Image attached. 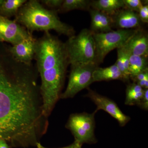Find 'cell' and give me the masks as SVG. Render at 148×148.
Listing matches in <instances>:
<instances>
[{
  "mask_svg": "<svg viewBox=\"0 0 148 148\" xmlns=\"http://www.w3.org/2000/svg\"><path fill=\"white\" fill-rule=\"evenodd\" d=\"M9 54L6 65L0 63V135L14 147L36 146L45 117L38 71Z\"/></svg>",
  "mask_w": 148,
  "mask_h": 148,
  "instance_id": "1",
  "label": "cell"
},
{
  "mask_svg": "<svg viewBox=\"0 0 148 148\" xmlns=\"http://www.w3.org/2000/svg\"><path fill=\"white\" fill-rule=\"evenodd\" d=\"M34 59L40 76L42 110L49 114L60 98L69 64L65 43L49 32H45L37 40Z\"/></svg>",
  "mask_w": 148,
  "mask_h": 148,
  "instance_id": "2",
  "label": "cell"
},
{
  "mask_svg": "<svg viewBox=\"0 0 148 148\" xmlns=\"http://www.w3.org/2000/svg\"><path fill=\"white\" fill-rule=\"evenodd\" d=\"M14 21L32 34L53 30L69 38L75 35L73 27L60 20L57 11L47 9L37 0L27 1L19 9Z\"/></svg>",
  "mask_w": 148,
  "mask_h": 148,
  "instance_id": "3",
  "label": "cell"
},
{
  "mask_svg": "<svg viewBox=\"0 0 148 148\" xmlns=\"http://www.w3.org/2000/svg\"><path fill=\"white\" fill-rule=\"evenodd\" d=\"M69 64L82 65L95 62V49L93 34L83 29L77 35L69 37L65 42Z\"/></svg>",
  "mask_w": 148,
  "mask_h": 148,
  "instance_id": "4",
  "label": "cell"
},
{
  "mask_svg": "<svg viewBox=\"0 0 148 148\" xmlns=\"http://www.w3.org/2000/svg\"><path fill=\"white\" fill-rule=\"evenodd\" d=\"M138 29H118L107 33H92L95 45V64L98 66L103 62L109 52L124 45Z\"/></svg>",
  "mask_w": 148,
  "mask_h": 148,
  "instance_id": "5",
  "label": "cell"
},
{
  "mask_svg": "<svg viewBox=\"0 0 148 148\" xmlns=\"http://www.w3.org/2000/svg\"><path fill=\"white\" fill-rule=\"evenodd\" d=\"M83 112L72 114L66 124V128L72 132L75 141L82 145L94 144L97 143L95 135V114Z\"/></svg>",
  "mask_w": 148,
  "mask_h": 148,
  "instance_id": "6",
  "label": "cell"
},
{
  "mask_svg": "<svg viewBox=\"0 0 148 148\" xmlns=\"http://www.w3.org/2000/svg\"><path fill=\"white\" fill-rule=\"evenodd\" d=\"M97 67L98 66L95 62L86 65L71 66L68 85L60 98H73L79 91L88 88L92 83V73Z\"/></svg>",
  "mask_w": 148,
  "mask_h": 148,
  "instance_id": "7",
  "label": "cell"
},
{
  "mask_svg": "<svg viewBox=\"0 0 148 148\" xmlns=\"http://www.w3.org/2000/svg\"><path fill=\"white\" fill-rule=\"evenodd\" d=\"M33 36L26 28L0 14V42L14 45Z\"/></svg>",
  "mask_w": 148,
  "mask_h": 148,
  "instance_id": "8",
  "label": "cell"
},
{
  "mask_svg": "<svg viewBox=\"0 0 148 148\" xmlns=\"http://www.w3.org/2000/svg\"><path fill=\"white\" fill-rule=\"evenodd\" d=\"M88 89V92L86 95V97L90 98L96 105L97 107L95 111L96 112L99 110L106 111L117 121L121 127L124 126L130 120V117L125 114L114 101L89 88Z\"/></svg>",
  "mask_w": 148,
  "mask_h": 148,
  "instance_id": "9",
  "label": "cell"
},
{
  "mask_svg": "<svg viewBox=\"0 0 148 148\" xmlns=\"http://www.w3.org/2000/svg\"><path fill=\"white\" fill-rule=\"evenodd\" d=\"M37 39L32 36L9 48L8 52L15 61L31 65L34 59Z\"/></svg>",
  "mask_w": 148,
  "mask_h": 148,
  "instance_id": "10",
  "label": "cell"
},
{
  "mask_svg": "<svg viewBox=\"0 0 148 148\" xmlns=\"http://www.w3.org/2000/svg\"><path fill=\"white\" fill-rule=\"evenodd\" d=\"M124 46L131 54L148 57V35L143 30L138 29Z\"/></svg>",
  "mask_w": 148,
  "mask_h": 148,
  "instance_id": "11",
  "label": "cell"
},
{
  "mask_svg": "<svg viewBox=\"0 0 148 148\" xmlns=\"http://www.w3.org/2000/svg\"><path fill=\"white\" fill-rule=\"evenodd\" d=\"M89 11L91 18L90 30L93 34L107 33L112 31L114 22L112 16L94 9H90Z\"/></svg>",
  "mask_w": 148,
  "mask_h": 148,
  "instance_id": "12",
  "label": "cell"
},
{
  "mask_svg": "<svg viewBox=\"0 0 148 148\" xmlns=\"http://www.w3.org/2000/svg\"><path fill=\"white\" fill-rule=\"evenodd\" d=\"M112 17L114 26L115 25L119 29H132L140 27L141 24L138 13L125 8Z\"/></svg>",
  "mask_w": 148,
  "mask_h": 148,
  "instance_id": "13",
  "label": "cell"
},
{
  "mask_svg": "<svg viewBox=\"0 0 148 148\" xmlns=\"http://www.w3.org/2000/svg\"><path fill=\"white\" fill-rule=\"evenodd\" d=\"M93 9L107 14L111 16H114L122 9L125 8L123 0H96L90 3Z\"/></svg>",
  "mask_w": 148,
  "mask_h": 148,
  "instance_id": "14",
  "label": "cell"
},
{
  "mask_svg": "<svg viewBox=\"0 0 148 148\" xmlns=\"http://www.w3.org/2000/svg\"><path fill=\"white\" fill-rule=\"evenodd\" d=\"M118 79L123 81L122 75L115 64L107 68L97 67L92 74V82Z\"/></svg>",
  "mask_w": 148,
  "mask_h": 148,
  "instance_id": "15",
  "label": "cell"
},
{
  "mask_svg": "<svg viewBox=\"0 0 148 148\" xmlns=\"http://www.w3.org/2000/svg\"><path fill=\"white\" fill-rule=\"evenodd\" d=\"M117 59L115 64L122 75L123 81L129 82L130 75L128 71L129 57L130 53L124 45L117 49Z\"/></svg>",
  "mask_w": 148,
  "mask_h": 148,
  "instance_id": "16",
  "label": "cell"
},
{
  "mask_svg": "<svg viewBox=\"0 0 148 148\" xmlns=\"http://www.w3.org/2000/svg\"><path fill=\"white\" fill-rule=\"evenodd\" d=\"M147 69V57L133 55L130 53L128 68L130 79Z\"/></svg>",
  "mask_w": 148,
  "mask_h": 148,
  "instance_id": "17",
  "label": "cell"
},
{
  "mask_svg": "<svg viewBox=\"0 0 148 148\" xmlns=\"http://www.w3.org/2000/svg\"><path fill=\"white\" fill-rule=\"evenodd\" d=\"M145 89L135 83L127 85L125 104L127 106L138 105L144 95Z\"/></svg>",
  "mask_w": 148,
  "mask_h": 148,
  "instance_id": "18",
  "label": "cell"
},
{
  "mask_svg": "<svg viewBox=\"0 0 148 148\" xmlns=\"http://www.w3.org/2000/svg\"><path fill=\"white\" fill-rule=\"evenodd\" d=\"M27 0H4L0 7V14L9 18L15 16L19 9L27 1Z\"/></svg>",
  "mask_w": 148,
  "mask_h": 148,
  "instance_id": "19",
  "label": "cell"
},
{
  "mask_svg": "<svg viewBox=\"0 0 148 148\" xmlns=\"http://www.w3.org/2000/svg\"><path fill=\"white\" fill-rule=\"evenodd\" d=\"M91 1L88 0H64L57 12H68L75 10H88L90 8Z\"/></svg>",
  "mask_w": 148,
  "mask_h": 148,
  "instance_id": "20",
  "label": "cell"
},
{
  "mask_svg": "<svg viewBox=\"0 0 148 148\" xmlns=\"http://www.w3.org/2000/svg\"><path fill=\"white\" fill-rule=\"evenodd\" d=\"M125 6V8L133 11L138 13L142 7L144 2L140 0H123Z\"/></svg>",
  "mask_w": 148,
  "mask_h": 148,
  "instance_id": "21",
  "label": "cell"
},
{
  "mask_svg": "<svg viewBox=\"0 0 148 148\" xmlns=\"http://www.w3.org/2000/svg\"><path fill=\"white\" fill-rule=\"evenodd\" d=\"M43 5L46 6L53 10L58 11L62 5L64 0H42L40 1Z\"/></svg>",
  "mask_w": 148,
  "mask_h": 148,
  "instance_id": "22",
  "label": "cell"
},
{
  "mask_svg": "<svg viewBox=\"0 0 148 148\" xmlns=\"http://www.w3.org/2000/svg\"><path fill=\"white\" fill-rule=\"evenodd\" d=\"M138 14L141 22L145 23H148V5L147 3H145L138 12Z\"/></svg>",
  "mask_w": 148,
  "mask_h": 148,
  "instance_id": "23",
  "label": "cell"
},
{
  "mask_svg": "<svg viewBox=\"0 0 148 148\" xmlns=\"http://www.w3.org/2000/svg\"><path fill=\"white\" fill-rule=\"evenodd\" d=\"M140 108L145 110H148V89H145L144 95L140 103L138 105Z\"/></svg>",
  "mask_w": 148,
  "mask_h": 148,
  "instance_id": "24",
  "label": "cell"
},
{
  "mask_svg": "<svg viewBox=\"0 0 148 148\" xmlns=\"http://www.w3.org/2000/svg\"><path fill=\"white\" fill-rule=\"evenodd\" d=\"M131 79L135 82V83H137L138 82L144 80L148 79V69L144 71L141 72L137 75Z\"/></svg>",
  "mask_w": 148,
  "mask_h": 148,
  "instance_id": "25",
  "label": "cell"
},
{
  "mask_svg": "<svg viewBox=\"0 0 148 148\" xmlns=\"http://www.w3.org/2000/svg\"><path fill=\"white\" fill-rule=\"evenodd\" d=\"M36 146L37 148H48L45 147H43L39 143H38L36 144ZM82 145H81L79 143H78L76 141H74L73 143H72L71 145H69V146H67V147H64L59 148H82Z\"/></svg>",
  "mask_w": 148,
  "mask_h": 148,
  "instance_id": "26",
  "label": "cell"
},
{
  "mask_svg": "<svg viewBox=\"0 0 148 148\" xmlns=\"http://www.w3.org/2000/svg\"><path fill=\"white\" fill-rule=\"evenodd\" d=\"M0 148H10L7 141L2 138H0Z\"/></svg>",
  "mask_w": 148,
  "mask_h": 148,
  "instance_id": "27",
  "label": "cell"
},
{
  "mask_svg": "<svg viewBox=\"0 0 148 148\" xmlns=\"http://www.w3.org/2000/svg\"><path fill=\"white\" fill-rule=\"evenodd\" d=\"M4 1V0H0V7L2 5Z\"/></svg>",
  "mask_w": 148,
  "mask_h": 148,
  "instance_id": "28",
  "label": "cell"
},
{
  "mask_svg": "<svg viewBox=\"0 0 148 148\" xmlns=\"http://www.w3.org/2000/svg\"><path fill=\"white\" fill-rule=\"evenodd\" d=\"M0 138H1V135H0Z\"/></svg>",
  "mask_w": 148,
  "mask_h": 148,
  "instance_id": "29",
  "label": "cell"
}]
</instances>
